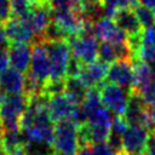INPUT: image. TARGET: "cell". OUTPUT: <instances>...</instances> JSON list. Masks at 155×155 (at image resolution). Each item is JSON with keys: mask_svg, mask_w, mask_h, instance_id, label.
Masks as SVG:
<instances>
[{"mask_svg": "<svg viewBox=\"0 0 155 155\" xmlns=\"http://www.w3.org/2000/svg\"><path fill=\"white\" fill-rule=\"evenodd\" d=\"M28 105V98L24 93L7 94L0 91V120L5 126V131H17L19 128V119Z\"/></svg>", "mask_w": 155, "mask_h": 155, "instance_id": "6da1fadb", "label": "cell"}, {"mask_svg": "<svg viewBox=\"0 0 155 155\" xmlns=\"http://www.w3.org/2000/svg\"><path fill=\"white\" fill-rule=\"evenodd\" d=\"M51 61L50 79H67L68 64L71 59V47L68 39L56 41H42Z\"/></svg>", "mask_w": 155, "mask_h": 155, "instance_id": "7a4b0ae2", "label": "cell"}, {"mask_svg": "<svg viewBox=\"0 0 155 155\" xmlns=\"http://www.w3.org/2000/svg\"><path fill=\"white\" fill-rule=\"evenodd\" d=\"M53 149L56 153H75L79 149L78 126L69 119L54 124Z\"/></svg>", "mask_w": 155, "mask_h": 155, "instance_id": "3957f363", "label": "cell"}, {"mask_svg": "<svg viewBox=\"0 0 155 155\" xmlns=\"http://www.w3.org/2000/svg\"><path fill=\"white\" fill-rule=\"evenodd\" d=\"M111 122H113L111 111L104 105H101L98 109H96L88 115L87 125H88L92 144L108 140L111 132Z\"/></svg>", "mask_w": 155, "mask_h": 155, "instance_id": "277c9868", "label": "cell"}, {"mask_svg": "<svg viewBox=\"0 0 155 155\" xmlns=\"http://www.w3.org/2000/svg\"><path fill=\"white\" fill-rule=\"evenodd\" d=\"M99 88L101 99L105 108H108L115 115H125L128 98H130V90H126L121 86L115 84H103Z\"/></svg>", "mask_w": 155, "mask_h": 155, "instance_id": "5b68a950", "label": "cell"}, {"mask_svg": "<svg viewBox=\"0 0 155 155\" xmlns=\"http://www.w3.org/2000/svg\"><path fill=\"white\" fill-rule=\"evenodd\" d=\"M68 41L71 47L73 56L82 64H90L97 61L98 57V40L93 34L70 35Z\"/></svg>", "mask_w": 155, "mask_h": 155, "instance_id": "8992f818", "label": "cell"}, {"mask_svg": "<svg viewBox=\"0 0 155 155\" xmlns=\"http://www.w3.org/2000/svg\"><path fill=\"white\" fill-rule=\"evenodd\" d=\"M31 61L29 65V71L36 76L41 82H46L51 78V61L47 50L42 41H36L33 45Z\"/></svg>", "mask_w": 155, "mask_h": 155, "instance_id": "52a82bcc", "label": "cell"}, {"mask_svg": "<svg viewBox=\"0 0 155 155\" xmlns=\"http://www.w3.org/2000/svg\"><path fill=\"white\" fill-rule=\"evenodd\" d=\"M5 34L8 44H30L33 45L36 39L29 24L19 17H11L4 24Z\"/></svg>", "mask_w": 155, "mask_h": 155, "instance_id": "ba28073f", "label": "cell"}, {"mask_svg": "<svg viewBox=\"0 0 155 155\" xmlns=\"http://www.w3.org/2000/svg\"><path fill=\"white\" fill-rule=\"evenodd\" d=\"M133 79V65L131 59H119L109 64L107 81L115 84L126 90H131Z\"/></svg>", "mask_w": 155, "mask_h": 155, "instance_id": "9c48e42d", "label": "cell"}, {"mask_svg": "<svg viewBox=\"0 0 155 155\" xmlns=\"http://www.w3.org/2000/svg\"><path fill=\"white\" fill-rule=\"evenodd\" d=\"M93 31L96 38L102 39V41H109L113 44L127 42L128 39V35L115 24L113 18L108 17H103L97 21L93 24Z\"/></svg>", "mask_w": 155, "mask_h": 155, "instance_id": "30bf717a", "label": "cell"}, {"mask_svg": "<svg viewBox=\"0 0 155 155\" xmlns=\"http://www.w3.org/2000/svg\"><path fill=\"white\" fill-rule=\"evenodd\" d=\"M149 132L143 126H130L122 136V148L125 153L143 154Z\"/></svg>", "mask_w": 155, "mask_h": 155, "instance_id": "8fae6325", "label": "cell"}, {"mask_svg": "<svg viewBox=\"0 0 155 155\" xmlns=\"http://www.w3.org/2000/svg\"><path fill=\"white\" fill-rule=\"evenodd\" d=\"M109 64L104 63L101 59H97L90 64H85L79 74L78 78L82 80V82L88 87H101L107 79V73H108Z\"/></svg>", "mask_w": 155, "mask_h": 155, "instance_id": "7c38bea8", "label": "cell"}, {"mask_svg": "<svg viewBox=\"0 0 155 155\" xmlns=\"http://www.w3.org/2000/svg\"><path fill=\"white\" fill-rule=\"evenodd\" d=\"M33 46L30 44H10L7 47L8 59L12 68L27 73L31 61Z\"/></svg>", "mask_w": 155, "mask_h": 155, "instance_id": "4fadbf2b", "label": "cell"}, {"mask_svg": "<svg viewBox=\"0 0 155 155\" xmlns=\"http://www.w3.org/2000/svg\"><path fill=\"white\" fill-rule=\"evenodd\" d=\"M75 105L76 104H74L64 93L51 97L48 99V105H47L48 116L51 121L56 124L58 121L70 119V115Z\"/></svg>", "mask_w": 155, "mask_h": 155, "instance_id": "5bb4252c", "label": "cell"}, {"mask_svg": "<svg viewBox=\"0 0 155 155\" xmlns=\"http://www.w3.org/2000/svg\"><path fill=\"white\" fill-rule=\"evenodd\" d=\"M25 73L8 68L0 74V91L7 94H18L24 91Z\"/></svg>", "mask_w": 155, "mask_h": 155, "instance_id": "9a60e30c", "label": "cell"}, {"mask_svg": "<svg viewBox=\"0 0 155 155\" xmlns=\"http://www.w3.org/2000/svg\"><path fill=\"white\" fill-rule=\"evenodd\" d=\"M113 21L115 24L124 30L128 36L140 34L143 31V27L138 21L134 11L132 8H119L116 10Z\"/></svg>", "mask_w": 155, "mask_h": 155, "instance_id": "2e32d148", "label": "cell"}, {"mask_svg": "<svg viewBox=\"0 0 155 155\" xmlns=\"http://www.w3.org/2000/svg\"><path fill=\"white\" fill-rule=\"evenodd\" d=\"M133 65V79L131 92L140 93L155 78V71L153 67L143 61H137L132 63Z\"/></svg>", "mask_w": 155, "mask_h": 155, "instance_id": "e0dca14e", "label": "cell"}, {"mask_svg": "<svg viewBox=\"0 0 155 155\" xmlns=\"http://www.w3.org/2000/svg\"><path fill=\"white\" fill-rule=\"evenodd\" d=\"M139 58L140 61L150 65L155 64V27L147 28L142 33V46Z\"/></svg>", "mask_w": 155, "mask_h": 155, "instance_id": "ac0fdd59", "label": "cell"}, {"mask_svg": "<svg viewBox=\"0 0 155 155\" xmlns=\"http://www.w3.org/2000/svg\"><path fill=\"white\" fill-rule=\"evenodd\" d=\"M88 87L82 82L80 78H67L64 94L74 103L81 104L86 97Z\"/></svg>", "mask_w": 155, "mask_h": 155, "instance_id": "d6986e66", "label": "cell"}, {"mask_svg": "<svg viewBox=\"0 0 155 155\" xmlns=\"http://www.w3.org/2000/svg\"><path fill=\"white\" fill-rule=\"evenodd\" d=\"M98 59L103 61L107 64H111L115 61H119L116 44L109 41H102L98 46Z\"/></svg>", "mask_w": 155, "mask_h": 155, "instance_id": "ffe728a7", "label": "cell"}, {"mask_svg": "<svg viewBox=\"0 0 155 155\" xmlns=\"http://www.w3.org/2000/svg\"><path fill=\"white\" fill-rule=\"evenodd\" d=\"M87 116L94 111L96 109H98L103 103H102V99H101V92H99V88L98 87H92V88H88L87 93H86V97L84 99V102L81 103Z\"/></svg>", "mask_w": 155, "mask_h": 155, "instance_id": "44dd1931", "label": "cell"}, {"mask_svg": "<svg viewBox=\"0 0 155 155\" xmlns=\"http://www.w3.org/2000/svg\"><path fill=\"white\" fill-rule=\"evenodd\" d=\"M132 10L134 11V13H136V16H137V18L140 22L143 28L147 29V28L154 27V24H155V13L151 8H149V7H147L142 4H138Z\"/></svg>", "mask_w": 155, "mask_h": 155, "instance_id": "7402d4cb", "label": "cell"}, {"mask_svg": "<svg viewBox=\"0 0 155 155\" xmlns=\"http://www.w3.org/2000/svg\"><path fill=\"white\" fill-rule=\"evenodd\" d=\"M10 2H11L12 16L23 18L28 13L33 0H10Z\"/></svg>", "mask_w": 155, "mask_h": 155, "instance_id": "603a6c76", "label": "cell"}, {"mask_svg": "<svg viewBox=\"0 0 155 155\" xmlns=\"http://www.w3.org/2000/svg\"><path fill=\"white\" fill-rule=\"evenodd\" d=\"M128 127H130V124L126 121L125 116L115 115L113 117V122H111V132L113 133H116L119 136H124V133L127 131Z\"/></svg>", "mask_w": 155, "mask_h": 155, "instance_id": "cb8c5ba5", "label": "cell"}, {"mask_svg": "<svg viewBox=\"0 0 155 155\" xmlns=\"http://www.w3.org/2000/svg\"><path fill=\"white\" fill-rule=\"evenodd\" d=\"M139 94L142 96V98L148 108L155 105V78Z\"/></svg>", "mask_w": 155, "mask_h": 155, "instance_id": "d4e9b609", "label": "cell"}, {"mask_svg": "<svg viewBox=\"0 0 155 155\" xmlns=\"http://www.w3.org/2000/svg\"><path fill=\"white\" fill-rule=\"evenodd\" d=\"M12 16L10 0H0V24H5Z\"/></svg>", "mask_w": 155, "mask_h": 155, "instance_id": "484cf974", "label": "cell"}, {"mask_svg": "<svg viewBox=\"0 0 155 155\" xmlns=\"http://www.w3.org/2000/svg\"><path fill=\"white\" fill-rule=\"evenodd\" d=\"M92 149H93L94 155H117L115 153V150L108 144V142L92 144Z\"/></svg>", "mask_w": 155, "mask_h": 155, "instance_id": "4316f807", "label": "cell"}, {"mask_svg": "<svg viewBox=\"0 0 155 155\" xmlns=\"http://www.w3.org/2000/svg\"><path fill=\"white\" fill-rule=\"evenodd\" d=\"M78 1L75 0H51V6L52 10L58 11V10H69L73 8L76 5Z\"/></svg>", "mask_w": 155, "mask_h": 155, "instance_id": "83f0119b", "label": "cell"}, {"mask_svg": "<svg viewBox=\"0 0 155 155\" xmlns=\"http://www.w3.org/2000/svg\"><path fill=\"white\" fill-rule=\"evenodd\" d=\"M144 155H155V130L149 132L145 149H144Z\"/></svg>", "mask_w": 155, "mask_h": 155, "instance_id": "f1b7e54d", "label": "cell"}, {"mask_svg": "<svg viewBox=\"0 0 155 155\" xmlns=\"http://www.w3.org/2000/svg\"><path fill=\"white\" fill-rule=\"evenodd\" d=\"M8 64H10V59H8L7 47L0 48V74L4 73L6 69H8Z\"/></svg>", "mask_w": 155, "mask_h": 155, "instance_id": "f546056e", "label": "cell"}, {"mask_svg": "<svg viewBox=\"0 0 155 155\" xmlns=\"http://www.w3.org/2000/svg\"><path fill=\"white\" fill-rule=\"evenodd\" d=\"M78 155H94L93 149H92V144L80 145L78 149Z\"/></svg>", "mask_w": 155, "mask_h": 155, "instance_id": "4dcf8cb0", "label": "cell"}, {"mask_svg": "<svg viewBox=\"0 0 155 155\" xmlns=\"http://www.w3.org/2000/svg\"><path fill=\"white\" fill-rule=\"evenodd\" d=\"M8 40L6 38V34H5V29L2 27V24H0V48H6L8 47Z\"/></svg>", "mask_w": 155, "mask_h": 155, "instance_id": "1f68e13d", "label": "cell"}, {"mask_svg": "<svg viewBox=\"0 0 155 155\" xmlns=\"http://www.w3.org/2000/svg\"><path fill=\"white\" fill-rule=\"evenodd\" d=\"M7 153H8V155H27L24 144H22V145H17V147L12 148L11 150H8Z\"/></svg>", "mask_w": 155, "mask_h": 155, "instance_id": "d6a6232c", "label": "cell"}, {"mask_svg": "<svg viewBox=\"0 0 155 155\" xmlns=\"http://www.w3.org/2000/svg\"><path fill=\"white\" fill-rule=\"evenodd\" d=\"M119 1L120 0H103V4L107 7H111L114 10H119Z\"/></svg>", "mask_w": 155, "mask_h": 155, "instance_id": "836d02e7", "label": "cell"}, {"mask_svg": "<svg viewBox=\"0 0 155 155\" xmlns=\"http://www.w3.org/2000/svg\"><path fill=\"white\" fill-rule=\"evenodd\" d=\"M138 1H139V4L151 8L153 11H155V0H138Z\"/></svg>", "mask_w": 155, "mask_h": 155, "instance_id": "e575fe53", "label": "cell"}, {"mask_svg": "<svg viewBox=\"0 0 155 155\" xmlns=\"http://www.w3.org/2000/svg\"><path fill=\"white\" fill-rule=\"evenodd\" d=\"M148 110H149V114H150V116H151V120H153V122H154V125H155V105L148 108Z\"/></svg>", "mask_w": 155, "mask_h": 155, "instance_id": "d590c367", "label": "cell"}, {"mask_svg": "<svg viewBox=\"0 0 155 155\" xmlns=\"http://www.w3.org/2000/svg\"><path fill=\"white\" fill-rule=\"evenodd\" d=\"M4 134H5V126H4L2 121L0 120V143H1V140L4 138Z\"/></svg>", "mask_w": 155, "mask_h": 155, "instance_id": "8d00e7d4", "label": "cell"}, {"mask_svg": "<svg viewBox=\"0 0 155 155\" xmlns=\"http://www.w3.org/2000/svg\"><path fill=\"white\" fill-rule=\"evenodd\" d=\"M54 155H76L75 153H56Z\"/></svg>", "mask_w": 155, "mask_h": 155, "instance_id": "74e56055", "label": "cell"}, {"mask_svg": "<svg viewBox=\"0 0 155 155\" xmlns=\"http://www.w3.org/2000/svg\"><path fill=\"white\" fill-rule=\"evenodd\" d=\"M120 155H144V154H130V153H125V151H124V153H121Z\"/></svg>", "mask_w": 155, "mask_h": 155, "instance_id": "f35d334b", "label": "cell"}, {"mask_svg": "<svg viewBox=\"0 0 155 155\" xmlns=\"http://www.w3.org/2000/svg\"><path fill=\"white\" fill-rule=\"evenodd\" d=\"M75 1H78V2H81V1H82V0H75Z\"/></svg>", "mask_w": 155, "mask_h": 155, "instance_id": "ab89813d", "label": "cell"}]
</instances>
